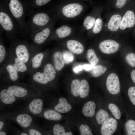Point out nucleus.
<instances>
[{
  "mask_svg": "<svg viewBox=\"0 0 135 135\" xmlns=\"http://www.w3.org/2000/svg\"><path fill=\"white\" fill-rule=\"evenodd\" d=\"M10 46L16 56L26 64L29 69L33 57L39 51L26 40L17 38L10 40Z\"/></svg>",
  "mask_w": 135,
  "mask_h": 135,
  "instance_id": "1",
  "label": "nucleus"
},
{
  "mask_svg": "<svg viewBox=\"0 0 135 135\" xmlns=\"http://www.w3.org/2000/svg\"><path fill=\"white\" fill-rule=\"evenodd\" d=\"M0 28L10 40L17 38L20 32L18 24L8 9L1 7L0 10Z\"/></svg>",
  "mask_w": 135,
  "mask_h": 135,
  "instance_id": "2",
  "label": "nucleus"
},
{
  "mask_svg": "<svg viewBox=\"0 0 135 135\" xmlns=\"http://www.w3.org/2000/svg\"><path fill=\"white\" fill-rule=\"evenodd\" d=\"M30 13L29 18L27 22L29 35L45 27L48 23L50 20L48 14L42 11H31Z\"/></svg>",
  "mask_w": 135,
  "mask_h": 135,
  "instance_id": "3",
  "label": "nucleus"
},
{
  "mask_svg": "<svg viewBox=\"0 0 135 135\" xmlns=\"http://www.w3.org/2000/svg\"><path fill=\"white\" fill-rule=\"evenodd\" d=\"M50 33V28L45 26L29 35L31 40L32 44L37 50L39 51L40 46L47 39Z\"/></svg>",
  "mask_w": 135,
  "mask_h": 135,
  "instance_id": "4",
  "label": "nucleus"
},
{
  "mask_svg": "<svg viewBox=\"0 0 135 135\" xmlns=\"http://www.w3.org/2000/svg\"><path fill=\"white\" fill-rule=\"evenodd\" d=\"M8 56L7 61L11 64L20 74L28 73V68L26 64L16 55L10 46L8 50Z\"/></svg>",
  "mask_w": 135,
  "mask_h": 135,
  "instance_id": "5",
  "label": "nucleus"
},
{
  "mask_svg": "<svg viewBox=\"0 0 135 135\" xmlns=\"http://www.w3.org/2000/svg\"><path fill=\"white\" fill-rule=\"evenodd\" d=\"M106 89L111 94L116 95L118 94L120 90L119 78L114 73H112L107 77L106 82Z\"/></svg>",
  "mask_w": 135,
  "mask_h": 135,
  "instance_id": "6",
  "label": "nucleus"
},
{
  "mask_svg": "<svg viewBox=\"0 0 135 135\" xmlns=\"http://www.w3.org/2000/svg\"><path fill=\"white\" fill-rule=\"evenodd\" d=\"M0 74L1 76L8 77L13 82L17 80L19 76L18 72L13 66L7 61L1 66Z\"/></svg>",
  "mask_w": 135,
  "mask_h": 135,
  "instance_id": "7",
  "label": "nucleus"
},
{
  "mask_svg": "<svg viewBox=\"0 0 135 135\" xmlns=\"http://www.w3.org/2000/svg\"><path fill=\"white\" fill-rule=\"evenodd\" d=\"M119 45L116 41L111 39L104 40L99 45V48L103 53L110 54L116 52L119 48Z\"/></svg>",
  "mask_w": 135,
  "mask_h": 135,
  "instance_id": "8",
  "label": "nucleus"
},
{
  "mask_svg": "<svg viewBox=\"0 0 135 135\" xmlns=\"http://www.w3.org/2000/svg\"><path fill=\"white\" fill-rule=\"evenodd\" d=\"M83 7L80 4L77 3L70 4L64 6L62 12L66 17L74 18L78 15L82 10Z\"/></svg>",
  "mask_w": 135,
  "mask_h": 135,
  "instance_id": "9",
  "label": "nucleus"
},
{
  "mask_svg": "<svg viewBox=\"0 0 135 135\" xmlns=\"http://www.w3.org/2000/svg\"><path fill=\"white\" fill-rule=\"evenodd\" d=\"M115 118H110L100 128V133L102 135H111L116 131L118 122Z\"/></svg>",
  "mask_w": 135,
  "mask_h": 135,
  "instance_id": "10",
  "label": "nucleus"
},
{
  "mask_svg": "<svg viewBox=\"0 0 135 135\" xmlns=\"http://www.w3.org/2000/svg\"><path fill=\"white\" fill-rule=\"evenodd\" d=\"M44 57L43 52L39 51L33 57L31 62V66L28 70V73L30 74L33 72L40 69L43 63Z\"/></svg>",
  "mask_w": 135,
  "mask_h": 135,
  "instance_id": "11",
  "label": "nucleus"
},
{
  "mask_svg": "<svg viewBox=\"0 0 135 135\" xmlns=\"http://www.w3.org/2000/svg\"><path fill=\"white\" fill-rule=\"evenodd\" d=\"M135 24V14L132 11L129 10L123 17L120 28L121 30H124L127 28L132 27Z\"/></svg>",
  "mask_w": 135,
  "mask_h": 135,
  "instance_id": "12",
  "label": "nucleus"
},
{
  "mask_svg": "<svg viewBox=\"0 0 135 135\" xmlns=\"http://www.w3.org/2000/svg\"><path fill=\"white\" fill-rule=\"evenodd\" d=\"M66 45L67 48L71 52L76 54H80L84 51V48L82 44L76 40H68Z\"/></svg>",
  "mask_w": 135,
  "mask_h": 135,
  "instance_id": "13",
  "label": "nucleus"
},
{
  "mask_svg": "<svg viewBox=\"0 0 135 135\" xmlns=\"http://www.w3.org/2000/svg\"><path fill=\"white\" fill-rule=\"evenodd\" d=\"M72 108V105L64 98H60L59 99L58 103L54 107V110L61 113H67L70 111Z\"/></svg>",
  "mask_w": 135,
  "mask_h": 135,
  "instance_id": "14",
  "label": "nucleus"
},
{
  "mask_svg": "<svg viewBox=\"0 0 135 135\" xmlns=\"http://www.w3.org/2000/svg\"><path fill=\"white\" fill-rule=\"evenodd\" d=\"M52 59L54 66L56 70L58 71L62 70L65 63L62 54L59 51L55 52L53 54Z\"/></svg>",
  "mask_w": 135,
  "mask_h": 135,
  "instance_id": "15",
  "label": "nucleus"
},
{
  "mask_svg": "<svg viewBox=\"0 0 135 135\" xmlns=\"http://www.w3.org/2000/svg\"><path fill=\"white\" fill-rule=\"evenodd\" d=\"M96 108V105L94 101H89L84 104L82 112L83 115L88 118L92 117L94 115Z\"/></svg>",
  "mask_w": 135,
  "mask_h": 135,
  "instance_id": "16",
  "label": "nucleus"
},
{
  "mask_svg": "<svg viewBox=\"0 0 135 135\" xmlns=\"http://www.w3.org/2000/svg\"><path fill=\"white\" fill-rule=\"evenodd\" d=\"M0 98L1 101L5 104H11L16 100L15 96L8 89L1 90L0 93Z\"/></svg>",
  "mask_w": 135,
  "mask_h": 135,
  "instance_id": "17",
  "label": "nucleus"
},
{
  "mask_svg": "<svg viewBox=\"0 0 135 135\" xmlns=\"http://www.w3.org/2000/svg\"><path fill=\"white\" fill-rule=\"evenodd\" d=\"M3 32L0 28V64L1 66L6 61L8 56V50L7 51L2 37Z\"/></svg>",
  "mask_w": 135,
  "mask_h": 135,
  "instance_id": "18",
  "label": "nucleus"
},
{
  "mask_svg": "<svg viewBox=\"0 0 135 135\" xmlns=\"http://www.w3.org/2000/svg\"><path fill=\"white\" fill-rule=\"evenodd\" d=\"M39 70L35 71L30 74L33 80L39 84H47L49 82L48 80L43 71Z\"/></svg>",
  "mask_w": 135,
  "mask_h": 135,
  "instance_id": "19",
  "label": "nucleus"
},
{
  "mask_svg": "<svg viewBox=\"0 0 135 135\" xmlns=\"http://www.w3.org/2000/svg\"><path fill=\"white\" fill-rule=\"evenodd\" d=\"M43 102L40 98L34 100L30 103L28 108L30 111L34 114H39L42 112Z\"/></svg>",
  "mask_w": 135,
  "mask_h": 135,
  "instance_id": "20",
  "label": "nucleus"
},
{
  "mask_svg": "<svg viewBox=\"0 0 135 135\" xmlns=\"http://www.w3.org/2000/svg\"><path fill=\"white\" fill-rule=\"evenodd\" d=\"M8 89L10 90L15 97L22 98L28 94V90L25 88L19 86L11 85L9 86Z\"/></svg>",
  "mask_w": 135,
  "mask_h": 135,
  "instance_id": "21",
  "label": "nucleus"
},
{
  "mask_svg": "<svg viewBox=\"0 0 135 135\" xmlns=\"http://www.w3.org/2000/svg\"><path fill=\"white\" fill-rule=\"evenodd\" d=\"M122 20L121 16L118 14L113 15L108 24V28L111 31H117L120 27Z\"/></svg>",
  "mask_w": 135,
  "mask_h": 135,
  "instance_id": "22",
  "label": "nucleus"
},
{
  "mask_svg": "<svg viewBox=\"0 0 135 135\" xmlns=\"http://www.w3.org/2000/svg\"><path fill=\"white\" fill-rule=\"evenodd\" d=\"M42 71L49 82H52L55 79L56 74V70L51 64L48 63L46 64L43 68Z\"/></svg>",
  "mask_w": 135,
  "mask_h": 135,
  "instance_id": "23",
  "label": "nucleus"
},
{
  "mask_svg": "<svg viewBox=\"0 0 135 135\" xmlns=\"http://www.w3.org/2000/svg\"><path fill=\"white\" fill-rule=\"evenodd\" d=\"M17 122L21 126L24 128L29 126L31 124L32 118L31 116L27 114H22L16 117Z\"/></svg>",
  "mask_w": 135,
  "mask_h": 135,
  "instance_id": "24",
  "label": "nucleus"
},
{
  "mask_svg": "<svg viewBox=\"0 0 135 135\" xmlns=\"http://www.w3.org/2000/svg\"><path fill=\"white\" fill-rule=\"evenodd\" d=\"M110 118L108 112L105 110L101 109L97 112L96 115V121L99 124H104Z\"/></svg>",
  "mask_w": 135,
  "mask_h": 135,
  "instance_id": "25",
  "label": "nucleus"
},
{
  "mask_svg": "<svg viewBox=\"0 0 135 135\" xmlns=\"http://www.w3.org/2000/svg\"><path fill=\"white\" fill-rule=\"evenodd\" d=\"M44 116L46 119L54 121L59 120L62 118V116L60 112L52 110H48L45 111Z\"/></svg>",
  "mask_w": 135,
  "mask_h": 135,
  "instance_id": "26",
  "label": "nucleus"
},
{
  "mask_svg": "<svg viewBox=\"0 0 135 135\" xmlns=\"http://www.w3.org/2000/svg\"><path fill=\"white\" fill-rule=\"evenodd\" d=\"M90 92L89 84L85 79H83L80 82V86L79 96L82 98H84L87 96Z\"/></svg>",
  "mask_w": 135,
  "mask_h": 135,
  "instance_id": "27",
  "label": "nucleus"
},
{
  "mask_svg": "<svg viewBox=\"0 0 135 135\" xmlns=\"http://www.w3.org/2000/svg\"><path fill=\"white\" fill-rule=\"evenodd\" d=\"M71 28L67 26L63 25L57 28L55 31L58 37L60 38H64L71 33Z\"/></svg>",
  "mask_w": 135,
  "mask_h": 135,
  "instance_id": "28",
  "label": "nucleus"
},
{
  "mask_svg": "<svg viewBox=\"0 0 135 135\" xmlns=\"http://www.w3.org/2000/svg\"><path fill=\"white\" fill-rule=\"evenodd\" d=\"M124 128L126 134L128 135H135V120H129L126 122Z\"/></svg>",
  "mask_w": 135,
  "mask_h": 135,
  "instance_id": "29",
  "label": "nucleus"
},
{
  "mask_svg": "<svg viewBox=\"0 0 135 135\" xmlns=\"http://www.w3.org/2000/svg\"><path fill=\"white\" fill-rule=\"evenodd\" d=\"M106 67L100 65L94 66L91 70V73L94 77H98L104 74L106 70Z\"/></svg>",
  "mask_w": 135,
  "mask_h": 135,
  "instance_id": "30",
  "label": "nucleus"
},
{
  "mask_svg": "<svg viewBox=\"0 0 135 135\" xmlns=\"http://www.w3.org/2000/svg\"><path fill=\"white\" fill-rule=\"evenodd\" d=\"M80 82L78 79H74L72 81L70 86L71 92L74 96L77 97L79 96Z\"/></svg>",
  "mask_w": 135,
  "mask_h": 135,
  "instance_id": "31",
  "label": "nucleus"
},
{
  "mask_svg": "<svg viewBox=\"0 0 135 135\" xmlns=\"http://www.w3.org/2000/svg\"><path fill=\"white\" fill-rule=\"evenodd\" d=\"M87 59L90 64L94 66L96 65L99 62L94 50L92 49H89L86 54Z\"/></svg>",
  "mask_w": 135,
  "mask_h": 135,
  "instance_id": "32",
  "label": "nucleus"
},
{
  "mask_svg": "<svg viewBox=\"0 0 135 135\" xmlns=\"http://www.w3.org/2000/svg\"><path fill=\"white\" fill-rule=\"evenodd\" d=\"M108 108L114 117L117 120H119L121 116V113L119 108L115 104L110 103L108 105Z\"/></svg>",
  "mask_w": 135,
  "mask_h": 135,
  "instance_id": "33",
  "label": "nucleus"
},
{
  "mask_svg": "<svg viewBox=\"0 0 135 135\" xmlns=\"http://www.w3.org/2000/svg\"><path fill=\"white\" fill-rule=\"evenodd\" d=\"M95 22L94 18L90 16H88L84 19L83 25L86 29L89 30L93 27Z\"/></svg>",
  "mask_w": 135,
  "mask_h": 135,
  "instance_id": "34",
  "label": "nucleus"
},
{
  "mask_svg": "<svg viewBox=\"0 0 135 135\" xmlns=\"http://www.w3.org/2000/svg\"><path fill=\"white\" fill-rule=\"evenodd\" d=\"M80 133L81 135H93V134L90 127L85 124H81L79 127Z\"/></svg>",
  "mask_w": 135,
  "mask_h": 135,
  "instance_id": "35",
  "label": "nucleus"
},
{
  "mask_svg": "<svg viewBox=\"0 0 135 135\" xmlns=\"http://www.w3.org/2000/svg\"><path fill=\"white\" fill-rule=\"evenodd\" d=\"M53 132L54 135H65V133L64 127L58 124H55L54 126Z\"/></svg>",
  "mask_w": 135,
  "mask_h": 135,
  "instance_id": "36",
  "label": "nucleus"
},
{
  "mask_svg": "<svg viewBox=\"0 0 135 135\" xmlns=\"http://www.w3.org/2000/svg\"><path fill=\"white\" fill-rule=\"evenodd\" d=\"M126 60L131 67H135V53H130L127 54L125 57Z\"/></svg>",
  "mask_w": 135,
  "mask_h": 135,
  "instance_id": "37",
  "label": "nucleus"
},
{
  "mask_svg": "<svg viewBox=\"0 0 135 135\" xmlns=\"http://www.w3.org/2000/svg\"><path fill=\"white\" fill-rule=\"evenodd\" d=\"M102 22L101 19H97L96 20L93 29V32L95 34L98 33L101 31L102 27Z\"/></svg>",
  "mask_w": 135,
  "mask_h": 135,
  "instance_id": "38",
  "label": "nucleus"
},
{
  "mask_svg": "<svg viewBox=\"0 0 135 135\" xmlns=\"http://www.w3.org/2000/svg\"><path fill=\"white\" fill-rule=\"evenodd\" d=\"M128 94L130 102L135 106V87H130L128 89Z\"/></svg>",
  "mask_w": 135,
  "mask_h": 135,
  "instance_id": "39",
  "label": "nucleus"
},
{
  "mask_svg": "<svg viewBox=\"0 0 135 135\" xmlns=\"http://www.w3.org/2000/svg\"><path fill=\"white\" fill-rule=\"evenodd\" d=\"M62 54L65 63L69 64L73 60L74 57L73 54L70 52L65 51Z\"/></svg>",
  "mask_w": 135,
  "mask_h": 135,
  "instance_id": "40",
  "label": "nucleus"
},
{
  "mask_svg": "<svg viewBox=\"0 0 135 135\" xmlns=\"http://www.w3.org/2000/svg\"><path fill=\"white\" fill-rule=\"evenodd\" d=\"M51 0H35L34 7H39L48 3Z\"/></svg>",
  "mask_w": 135,
  "mask_h": 135,
  "instance_id": "41",
  "label": "nucleus"
},
{
  "mask_svg": "<svg viewBox=\"0 0 135 135\" xmlns=\"http://www.w3.org/2000/svg\"><path fill=\"white\" fill-rule=\"evenodd\" d=\"M115 6L117 8H120L123 7L126 4L128 0H116Z\"/></svg>",
  "mask_w": 135,
  "mask_h": 135,
  "instance_id": "42",
  "label": "nucleus"
},
{
  "mask_svg": "<svg viewBox=\"0 0 135 135\" xmlns=\"http://www.w3.org/2000/svg\"><path fill=\"white\" fill-rule=\"evenodd\" d=\"M94 66L90 64H86L84 65L83 66V68L86 71H91Z\"/></svg>",
  "mask_w": 135,
  "mask_h": 135,
  "instance_id": "43",
  "label": "nucleus"
},
{
  "mask_svg": "<svg viewBox=\"0 0 135 135\" xmlns=\"http://www.w3.org/2000/svg\"><path fill=\"white\" fill-rule=\"evenodd\" d=\"M29 134L30 135H41V134L38 130L34 129H31L29 131Z\"/></svg>",
  "mask_w": 135,
  "mask_h": 135,
  "instance_id": "44",
  "label": "nucleus"
},
{
  "mask_svg": "<svg viewBox=\"0 0 135 135\" xmlns=\"http://www.w3.org/2000/svg\"><path fill=\"white\" fill-rule=\"evenodd\" d=\"M83 68V67L82 66L79 65L75 67L74 68L73 70L75 72L77 73L81 70Z\"/></svg>",
  "mask_w": 135,
  "mask_h": 135,
  "instance_id": "45",
  "label": "nucleus"
},
{
  "mask_svg": "<svg viewBox=\"0 0 135 135\" xmlns=\"http://www.w3.org/2000/svg\"><path fill=\"white\" fill-rule=\"evenodd\" d=\"M130 76L132 80L135 84V70H132L131 72Z\"/></svg>",
  "mask_w": 135,
  "mask_h": 135,
  "instance_id": "46",
  "label": "nucleus"
},
{
  "mask_svg": "<svg viewBox=\"0 0 135 135\" xmlns=\"http://www.w3.org/2000/svg\"><path fill=\"white\" fill-rule=\"evenodd\" d=\"M4 124L3 122L0 120V130H1Z\"/></svg>",
  "mask_w": 135,
  "mask_h": 135,
  "instance_id": "47",
  "label": "nucleus"
},
{
  "mask_svg": "<svg viewBox=\"0 0 135 135\" xmlns=\"http://www.w3.org/2000/svg\"><path fill=\"white\" fill-rule=\"evenodd\" d=\"M73 134L71 132H65V135H72Z\"/></svg>",
  "mask_w": 135,
  "mask_h": 135,
  "instance_id": "48",
  "label": "nucleus"
},
{
  "mask_svg": "<svg viewBox=\"0 0 135 135\" xmlns=\"http://www.w3.org/2000/svg\"><path fill=\"white\" fill-rule=\"evenodd\" d=\"M6 133L4 132H0V135H6Z\"/></svg>",
  "mask_w": 135,
  "mask_h": 135,
  "instance_id": "49",
  "label": "nucleus"
},
{
  "mask_svg": "<svg viewBox=\"0 0 135 135\" xmlns=\"http://www.w3.org/2000/svg\"><path fill=\"white\" fill-rule=\"evenodd\" d=\"M20 135H28V134H26L24 132H22V133Z\"/></svg>",
  "mask_w": 135,
  "mask_h": 135,
  "instance_id": "50",
  "label": "nucleus"
}]
</instances>
